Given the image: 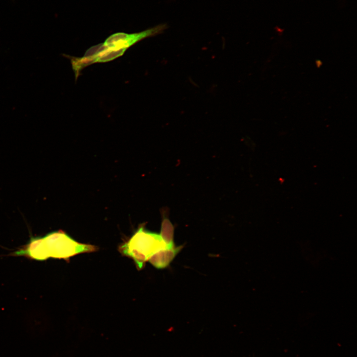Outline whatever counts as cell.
Here are the masks:
<instances>
[{
    "instance_id": "6da1fadb",
    "label": "cell",
    "mask_w": 357,
    "mask_h": 357,
    "mask_svg": "<svg viewBox=\"0 0 357 357\" xmlns=\"http://www.w3.org/2000/svg\"><path fill=\"white\" fill-rule=\"evenodd\" d=\"M98 249L96 246L78 242L59 230L49 233L43 237H32L24 246L23 253L26 258L38 261L50 258L68 261L71 257Z\"/></svg>"
},
{
    "instance_id": "7a4b0ae2",
    "label": "cell",
    "mask_w": 357,
    "mask_h": 357,
    "mask_svg": "<svg viewBox=\"0 0 357 357\" xmlns=\"http://www.w3.org/2000/svg\"><path fill=\"white\" fill-rule=\"evenodd\" d=\"M167 249L160 234L148 231L140 227L126 242L119 247L123 255L132 258L138 270L158 251Z\"/></svg>"
},
{
    "instance_id": "3957f363",
    "label": "cell",
    "mask_w": 357,
    "mask_h": 357,
    "mask_svg": "<svg viewBox=\"0 0 357 357\" xmlns=\"http://www.w3.org/2000/svg\"><path fill=\"white\" fill-rule=\"evenodd\" d=\"M168 27V25L164 23L140 32L131 34L116 33L109 37L103 44L112 50H127V48L145 38L162 33Z\"/></svg>"
},
{
    "instance_id": "277c9868",
    "label": "cell",
    "mask_w": 357,
    "mask_h": 357,
    "mask_svg": "<svg viewBox=\"0 0 357 357\" xmlns=\"http://www.w3.org/2000/svg\"><path fill=\"white\" fill-rule=\"evenodd\" d=\"M182 248V246L180 245L171 249L161 250L153 254L148 261L156 268H165L169 265Z\"/></svg>"
},
{
    "instance_id": "5b68a950",
    "label": "cell",
    "mask_w": 357,
    "mask_h": 357,
    "mask_svg": "<svg viewBox=\"0 0 357 357\" xmlns=\"http://www.w3.org/2000/svg\"><path fill=\"white\" fill-rule=\"evenodd\" d=\"M174 227L170 221L165 219L162 223L160 235L165 242L167 249L175 247L174 243Z\"/></svg>"
}]
</instances>
